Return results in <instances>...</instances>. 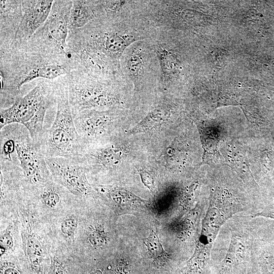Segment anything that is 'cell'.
<instances>
[{"label": "cell", "mask_w": 274, "mask_h": 274, "mask_svg": "<svg viewBox=\"0 0 274 274\" xmlns=\"http://www.w3.org/2000/svg\"><path fill=\"white\" fill-rule=\"evenodd\" d=\"M0 274H23V273L18 265L14 262L6 259H1Z\"/></svg>", "instance_id": "cell-22"}, {"label": "cell", "mask_w": 274, "mask_h": 274, "mask_svg": "<svg viewBox=\"0 0 274 274\" xmlns=\"http://www.w3.org/2000/svg\"><path fill=\"white\" fill-rule=\"evenodd\" d=\"M73 115L86 110H104L124 104V88L131 86L120 77H107L77 68L63 77Z\"/></svg>", "instance_id": "cell-3"}, {"label": "cell", "mask_w": 274, "mask_h": 274, "mask_svg": "<svg viewBox=\"0 0 274 274\" xmlns=\"http://www.w3.org/2000/svg\"><path fill=\"white\" fill-rule=\"evenodd\" d=\"M195 185H192L183 193L181 199V203L185 208H187L191 205L193 199Z\"/></svg>", "instance_id": "cell-25"}, {"label": "cell", "mask_w": 274, "mask_h": 274, "mask_svg": "<svg viewBox=\"0 0 274 274\" xmlns=\"http://www.w3.org/2000/svg\"><path fill=\"white\" fill-rule=\"evenodd\" d=\"M0 159L11 161L22 173L24 187L29 191L53 180L40 145L35 143L22 125L12 124L1 129Z\"/></svg>", "instance_id": "cell-4"}, {"label": "cell", "mask_w": 274, "mask_h": 274, "mask_svg": "<svg viewBox=\"0 0 274 274\" xmlns=\"http://www.w3.org/2000/svg\"><path fill=\"white\" fill-rule=\"evenodd\" d=\"M54 1H22V15L12 43L18 46L27 42L47 20ZM2 48V49H4Z\"/></svg>", "instance_id": "cell-12"}, {"label": "cell", "mask_w": 274, "mask_h": 274, "mask_svg": "<svg viewBox=\"0 0 274 274\" xmlns=\"http://www.w3.org/2000/svg\"><path fill=\"white\" fill-rule=\"evenodd\" d=\"M155 30L144 14L117 15L102 7L84 27L70 28L67 52L79 68L97 76L120 77L124 51L134 42L151 38Z\"/></svg>", "instance_id": "cell-1"}, {"label": "cell", "mask_w": 274, "mask_h": 274, "mask_svg": "<svg viewBox=\"0 0 274 274\" xmlns=\"http://www.w3.org/2000/svg\"><path fill=\"white\" fill-rule=\"evenodd\" d=\"M259 215L270 217L274 219V211H265L259 214Z\"/></svg>", "instance_id": "cell-26"}, {"label": "cell", "mask_w": 274, "mask_h": 274, "mask_svg": "<svg viewBox=\"0 0 274 274\" xmlns=\"http://www.w3.org/2000/svg\"><path fill=\"white\" fill-rule=\"evenodd\" d=\"M144 244L155 266L157 267H163L169 263L170 256L164 249L156 231H151L145 239Z\"/></svg>", "instance_id": "cell-17"}, {"label": "cell", "mask_w": 274, "mask_h": 274, "mask_svg": "<svg viewBox=\"0 0 274 274\" xmlns=\"http://www.w3.org/2000/svg\"><path fill=\"white\" fill-rule=\"evenodd\" d=\"M113 274H131L130 266L128 261L120 259L116 264Z\"/></svg>", "instance_id": "cell-24"}, {"label": "cell", "mask_w": 274, "mask_h": 274, "mask_svg": "<svg viewBox=\"0 0 274 274\" xmlns=\"http://www.w3.org/2000/svg\"><path fill=\"white\" fill-rule=\"evenodd\" d=\"M46 161L53 180L73 196L79 198L95 197L85 168L79 162L63 157L46 158Z\"/></svg>", "instance_id": "cell-9"}, {"label": "cell", "mask_w": 274, "mask_h": 274, "mask_svg": "<svg viewBox=\"0 0 274 274\" xmlns=\"http://www.w3.org/2000/svg\"><path fill=\"white\" fill-rule=\"evenodd\" d=\"M138 174L144 185L151 191H153L155 189V184L153 175L143 169H140Z\"/></svg>", "instance_id": "cell-23"}, {"label": "cell", "mask_w": 274, "mask_h": 274, "mask_svg": "<svg viewBox=\"0 0 274 274\" xmlns=\"http://www.w3.org/2000/svg\"><path fill=\"white\" fill-rule=\"evenodd\" d=\"M90 274H104V273L101 269L96 268L91 270Z\"/></svg>", "instance_id": "cell-27"}, {"label": "cell", "mask_w": 274, "mask_h": 274, "mask_svg": "<svg viewBox=\"0 0 274 274\" xmlns=\"http://www.w3.org/2000/svg\"><path fill=\"white\" fill-rule=\"evenodd\" d=\"M118 107L86 110L73 116L83 148L109 135L119 115Z\"/></svg>", "instance_id": "cell-11"}, {"label": "cell", "mask_w": 274, "mask_h": 274, "mask_svg": "<svg viewBox=\"0 0 274 274\" xmlns=\"http://www.w3.org/2000/svg\"><path fill=\"white\" fill-rule=\"evenodd\" d=\"M20 204L19 216L24 257L31 274H45L46 251L44 241L33 216Z\"/></svg>", "instance_id": "cell-10"}, {"label": "cell", "mask_w": 274, "mask_h": 274, "mask_svg": "<svg viewBox=\"0 0 274 274\" xmlns=\"http://www.w3.org/2000/svg\"><path fill=\"white\" fill-rule=\"evenodd\" d=\"M57 104L52 126L44 130L40 145L45 158L63 157L79 162L83 146L77 131L63 78L54 80Z\"/></svg>", "instance_id": "cell-5"}, {"label": "cell", "mask_w": 274, "mask_h": 274, "mask_svg": "<svg viewBox=\"0 0 274 274\" xmlns=\"http://www.w3.org/2000/svg\"><path fill=\"white\" fill-rule=\"evenodd\" d=\"M122 77L136 90L160 87V69L150 39L130 45L120 60Z\"/></svg>", "instance_id": "cell-7"}, {"label": "cell", "mask_w": 274, "mask_h": 274, "mask_svg": "<svg viewBox=\"0 0 274 274\" xmlns=\"http://www.w3.org/2000/svg\"><path fill=\"white\" fill-rule=\"evenodd\" d=\"M48 274H69L67 266L63 259L54 256L51 260Z\"/></svg>", "instance_id": "cell-21"}, {"label": "cell", "mask_w": 274, "mask_h": 274, "mask_svg": "<svg viewBox=\"0 0 274 274\" xmlns=\"http://www.w3.org/2000/svg\"><path fill=\"white\" fill-rule=\"evenodd\" d=\"M54 103V81H41L27 94L16 99L10 107L1 108L0 129L12 124H21L32 141L40 145L46 112Z\"/></svg>", "instance_id": "cell-6"}, {"label": "cell", "mask_w": 274, "mask_h": 274, "mask_svg": "<svg viewBox=\"0 0 274 274\" xmlns=\"http://www.w3.org/2000/svg\"><path fill=\"white\" fill-rule=\"evenodd\" d=\"M72 4L73 1H54L47 20L29 40L68 54L67 39Z\"/></svg>", "instance_id": "cell-8"}, {"label": "cell", "mask_w": 274, "mask_h": 274, "mask_svg": "<svg viewBox=\"0 0 274 274\" xmlns=\"http://www.w3.org/2000/svg\"><path fill=\"white\" fill-rule=\"evenodd\" d=\"M101 9L100 1H73L70 28L77 29L84 27L95 19Z\"/></svg>", "instance_id": "cell-16"}, {"label": "cell", "mask_w": 274, "mask_h": 274, "mask_svg": "<svg viewBox=\"0 0 274 274\" xmlns=\"http://www.w3.org/2000/svg\"><path fill=\"white\" fill-rule=\"evenodd\" d=\"M77 67L67 55L29 41L1 50V108L21 96V87L37 79L53 80Z\"/></svg>", "instance_id": "cell-2"}, {"label": "cell", "mask_w": 274, "mask_h": 274, "mask_svg": "<svg viewBox=\"0 0 274 274\" xmlns=\"http://www.w3.org/2000/svg\"><path fill=\"white\" fill-rule=\"evenodd\" d=\"M87 238L89 245L94 248H100L107 245L109 235L104 225L96 221L89 226Z\"/></svg>", "instance_id": "cell-18"}, {"label": "cell", "mask_w": 274, "mask_h": 274, "mask_svg": "<svg viewBox=\"0 0 274 274\" xmlns=\"http://www.w3.org/2000/svg\"><path fill=\"white\" fill-rule=\"evenodd\" d=\"M1 47L9 46L12 42L20 22L22 1H0Z\"/></svg>", "instance_id": "cell-14"}, {"label": "cell", "mask_w": 274, "mask_h": 274, "mask_svg": "<svg viewBox=\"0 0 274 274\" xmlns=\"http://www.w3.org/2000/svg\"><path fill=\"white\" fill-rule=\"evenodd\" d=\"M97 193L109 204L121 211L145 209L149 206L146 200L122 187L112 185H98Z\"/></svg>", "instance_id": "cell-13"}, {"label": "cell", "mask_w": 274, "mask_h": 274, "mask_svg": "<svg viewBox=\"0 0 274 274\" xmlns=\"http://www.w3.org/2000/svg\"><path fill=\"white\" fill-rule=\"evenodd\" d=\"M78 220L75 216H65L60 223V232L63 238L67 242L74 241L78 229Z\"/></svg>", "instance_id": "cell-19"}, {"label": "cell", "mask_w": 274, "mask_h": 274, "mask_svg": "<svg viewBox=\"0 0 274 274\" xmlns=\"http://www.w3.org/2000/svg\"><path fill=\"white\" fill-rule=\"evenodd\" d=\"M172 107L166 101L152 106L144 118L128 131L129 134L146 132L157 129L170 117Z\"/></svg>", "instance_id": "cell-15"}, {"label": "cell", "mask_w": 274, "mask_h": 274, "mask_svg": "<svg viewBox=\"0 0 274 274\" xmlns=\"http://www.w3.org/2000/svg\"><path fill=\"white\" fill-rule=\"evenodd\" d=\"M14 246V236L12 227L10 225L1 234L0 237V255L3 257L13 249Z\"/></svg>", "instance_id": "cell-20"}]
</instances>
